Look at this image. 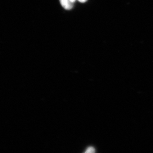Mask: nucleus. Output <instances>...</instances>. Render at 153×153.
Instances as JSON below:
<instances>
[{
	"mask_svg": "<svg viewBox=\"0 0 153 153\" xmlns=\"http://www.w3.org/2000/svg\"><path fill=\"white\" fill-rule=\"evenodd\" d=\"M60 2L62 7L65 9L69 10L73 7V3L70 0H60Z\"/></svg>",
	"mask_w": 153,
	"mask_h": 153,
	"instance_id": "1",
	"label": "nucleus"
},
{
	"mask_svg": "<svg viewBox=\"0 0 153 153\" xmlns=\"http://www.w3.org/2000/svg\"><path fill=\"white\" fill-rule=\"evenodd\" d=\"M95 152V149L93 147H89L88 148L85 153H94Z\"/></svg>",
	"mask_w": 153,
	"mask_h": 153,
	"instance_id": "2",
	"label": "nucleus"
},
{
	"mask_svg": "<svg viewBox=\"0 0 153 153\" xmlns=\"http://www.w3.org/2000/svg\"><path fill=\"white\" fill-rule=\"evenodd\" d=\"M78 1L80 2L83 3L85 2L87 0H78Z\"/></svg>",
	"mask_w": 153,
	"mask_h": 153,
	"instance_id": "3",
	"label": "nucleus"
},
{
	"mask_svg": "<svg viewBox=\"0 0 153 153\" xmlns=\"http://www.w3.org/2000/svg\"><path fill=\"white\" fill-rule=\"evenodd\" d=\"M70 1H71L72 3H74V2H75L76 0H70Z\"/></svg>",
	"mask_w": 153,
	"mask_h": 153,
	"instance_id": "4",
	"label": "nucleus"
}]
</instances>
